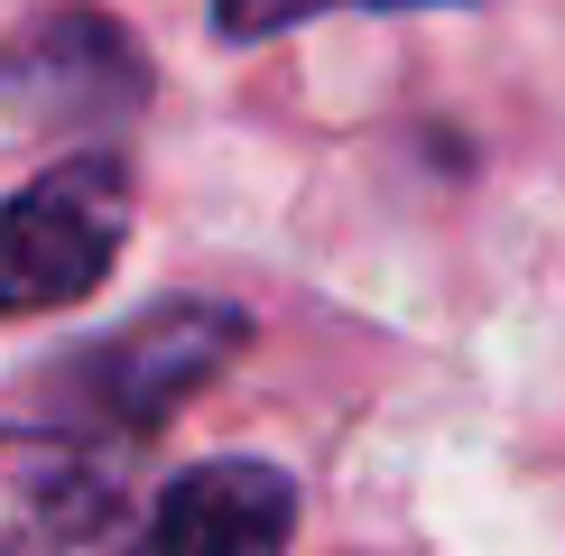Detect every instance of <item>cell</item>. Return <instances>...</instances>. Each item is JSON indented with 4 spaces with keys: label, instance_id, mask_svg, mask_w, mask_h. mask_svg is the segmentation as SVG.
<instances>
[{
    "label": "cell",
    "instance_id": "cell-5",
    "mask_svg": "<svg viewBox=\"0 0 565 556\" xmlns=\"http://www.w3.org/2000/svg\"><path fill=\"white\" fill-rule=\"evenodd\" d=\"M19 93H29L38 111H130L139 103V56L121 29H103V19H56V29H38L29 46L10 56Z\"/></svg>",
    "mask_w": 565,
    "mask_h": 556
},
{
    "label": "cell",
    "instance_id": "cell-6",
    "mask_svg": "<svg viewBox=\"0 0 565 556\" xmlns=\"http://www.w3.org/2000/svg\"><path fill=\"white\" fill-rule=\"evenodd\" d=\"M316 10H334V0H214V29L223 38H278L297 19H316Z\"/></svg>",
    "mask_w": 565,
    "mask_h": 556
},
{
    "label": "cell",
    "instance_id": "cell-7",
    "mask_svg": "<svg viewBox=\"0 0 565 556\" xmlns=\"http://www.w3.org/2000/svg\"><path fill=\"white\" fill-rule=\"evenodd\" d=\"M371 10H436V0H371Z\"/></svg>",
    "mask_w": 565,
    "mask_h": 556
},
{
    "label": "cell",
    "instance_id": "cell-2",
    "mask_svg": "<svg viewBox=\"0 0 565 556\" xmlns=\"http://www.w3.org/2000/svg\"><path fill=\"white\" fill-rule=\"evenodd\" d=\"M130 473L65 427H0V556H121Z\"/></svg>",
    "mask_w": 565,
    "mask_h": 556
},
{
    "label": "cell",
    "instance_id": "cell-3",
    "mask_svg": "<svg viewBox=\"0 0 565 556\" xmlns=\"http://www.w3.org/2000/svg\"><path fill=\"white\" fill-rule=\"evenodd\" d=\"M242 343H250V324L232 307H204V297L149 307L139 324H121L103 353H84V389H93V408H103L111 427H158V417L185 408Z\"/></svg>",
    "mask_w": 565,
    "mask_h": 556
},
{
    "label": "cell",
    "instance_id": "cell-4",
    "mask_svg": "<svg viewBox=\"0 0 565 556\" xmlns=\"http://www.w3.org/2000/svg\"><path fill=\"white\" fill-rule=\"evenodd\" d=\"M288 538H297V482L260 455H223L177 473L121 556H288Z\"/></svg>",
    "mask_w": 565,
    "mask_h": 556
},
{
    "label": "cell",
    "instance_id": "cell-1",
    "mask_svg": "<svg viewBox=\"0 0 565 556\" xmlns=\"http://www.w3.org/2000/svg\"><path fill=\"white\" fill-rule=\"evenodd\" d=\"M130 242V168L111 149H75L0 204V316L84 307Z\"/></svg>",
    "mask_w": 565,
    "mask_h": 556
}]
</instances>
